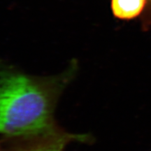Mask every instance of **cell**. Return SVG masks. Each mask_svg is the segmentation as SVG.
I'll use <instances>...</instances> for the list:
<instances>
[{"mask_svg": "<svg viewBox=\"0 0 151 151\" xmlns=\"http://www.w3.org/2000/svg\"><path fill=\"white\" fill-rule=\"evenodd\" d=\"M77 69L73 62L58 74L37 76L0 59V136L14 141L61 131L55 110Z\"/></svg>", "mask_w": 151, "mask_h": 151, "instance_id": "1", "label": "cell"}, {"mask_svg": "<svg viewBox=\"0 0 151 151\" xmlns=\"http://www.w3.org/2000/svg\"><path fill=\"white\" fill-rule=\"evenodd\" d=\"M88 139L86 136L71 134L61 130L52 134L14 140V146L9 151H64L71 141Z\"/></svg>", "mask_w": 151, "mask_h": 151, "instance_id": "2", "label": "cell"}, {"mask_svg": "<svg viewBox=\"0 0 151 151\" xmlns=\"http://www.w3.org/2000/svg\"><path fill=\"white\" fill-rule=\"evenodd\" d=\"M149 0H111L114 16L121 20H131L146 11Z\"/></svg>", "mask_w": 151, "mask_h": 151, "instance_id": "3", "label": "cell"}, {"mask_svg": "<svg viewBox=\"0 0 151 151\" xmlns=\"http://www.w3.org/2000/svg\"><path fill=\"white\" fill-rule=\"evenodd\" d=\"M146 12L151 16V0H149L148 1V4L146 8Z\"/></svg>", "mask_w": 151, "mask_h": 151, "instance_id": "4", "label": "cell"}, {"mask_svg": "<svg viewBox=\"0 0 151 151\" xmlns=\"http://www.w3.org/2000/svg\"><path fill=\"white\" fill-rule=\"evenodd\" d=\"M0 151H2V150H1V149H0Z\"/></svg>", "mask_w": 151, "mask_h": 151, "instance_id": "5", "label": "cell"}]
</instances>
